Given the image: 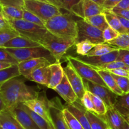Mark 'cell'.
Here are the masks:
<instances>
[{"instance_id":"cell-47","label":"cell","mask_w":129,"mask_h":129,"mask_svg":"<svg viewBox=\"0 0 129 129\" xmlns=\"http://www.w3.org/2000/svg\"><path fill=\"white\" fill-rule=\"evenodd\" d=\"M62 1L63 5H64V10H67L71 13L72 8L80 3L82 0H62Z\"/></svg>"},{"instance_id":"cell-18","label":"cell","mask_w":129,"mask_h":129,"mask_svg":"<svg viewBox=\"0 0 129 129\" xmlns=\"http://www.w3.org/2000/svg\"><path fill=\"white\" fill-rule=\"evenodd\" d=\"M101 117L111 129H124L125 120L114 107L108 108L105 115Z\"/></svg>"},{"instance_id":"cell-50","label":"cell","mask_w":129,"mask_h":129,"mask_svg":"<svg viewBox=\"0 0 129 129\" xmlns=\"http://www.w3.org/2000/svg\"><path fill=\"white\" fill-rule=\"evenodd\" d=\"M11 28L9 21L3 15L2 12L0 13V30L3 29Z\"/></svg>"},{"instance_id":"cell-28","label":"cell","mask_w":129,"mask_h":129,"mask_svg":"<svg viewBox=\"0 0 129 129\" xmlns=\"http://www.w3.org/2000/svg\"><path fill=\"white\" fill-rule=\"evenodd\" d=\"M84 20L86 22L90 24L94 27L97 28L99 30H102V31H104L106 28H107L109 26L107 20H106L104 13L91 16V17L86 18H84Z\"/></svg>"},{"instance_id":"cell-41","label":"cell","mask_w":129,"mask_h":129,"mask_svg":"<svg viewBox=\"0 0 129 129\" xmlns=\"http://www.w3.org/2000/svg\"><path fill=\"white\" fill-rule=\"evenodd\" d=\"M0 62L9 63L12 65H18L19 64L13 55L9 53L6 49L3 47H0Z\"/></svg>"},{"instance_id":"cell-33","label":"cell","mask_w":129,"mask_h":129,"mask_svg":"<svg viewBox=\"0 0 129 129\" xmlns=\"http://www.w3.org/2000/svg\"><path fill=\"white\" fill-rule=\"evenodd\" d=\"M62 113L69 129H84L78 120L65 107L63 108Z\"/></svg>"},{"instance_id":"cell-42","label":"cell","mask_w":129,"mask_h":129,"mask_svg":"<svg viewBox=\"0 0 129 129\" xmlns=\"http://www.w3.org/2000/svg\"><path fill=\"white\" fill-rule=\"evenodd\" d=\"M80 102L81 105H83V107H84L86 110L93 112V113L95 112L93 102H92V100L90 96H89V92H88V91H86L84 95H83V98H82L81 100H80Z\"/></svg>"},{"instance_id":"cell-29","label":"cell","mask_w":129,"mask_h":129,"mask_svg":"<svg viewBox=\"0 0 129 129\" xmlns=\"http://www.w3.org/2000/svg\"><path fill=\"white\" fill-rule=\"evenodd\" d=\"M117 49H119L113 46V45H109L107 43L96 44L94 47L86 56H101V55H104L107 54H109Z\"/></svg>"},{"instance_id":"cell-16","label":"cell","mask_w":129,"mask_h":129,"mask_svg":"<svg viewBox=\"0 0 129 129\" xmlns=\"http://www.w3.org/2000/svg\"><path fill=\"white\" fill-rule=\"evenodd\" d=\"M52 63L45 58H38L21 62L18 64V67L20 75L26 77L38 68L49 66Z\"/></svg>"},{"instance_id":"cell-13","label":"cell","mask_w":129,"mask_h":129,"mask_svg":"<svg viewBox=\"0 0 129 129\" xmlns=\"http://www.w3.org/2000/svg\"><path fill=\"white\" fill-rule=\"evenodd\" d=\"M63 69L64 74L67 76L73 90L76 94L78 99L81 100L86 91L83 79L69 63Z\"/></svg>"},{"instance_id":"cell-48","label":"cell","mask_w":129,"mask_h":129,"mask_svg":"<svg viewBox=\"0 0 129 129\" xmlns=\"http://www.w3.org/2000/svg\"><path fill=\"white\" fill-rule=\"evenodd\" d=\"M122 0H105L103 7L105 10H111L115 8Z\"/></svg>"},{"instance_id":"cell-23","label":"cell","mask_w":129,"mask_h":129,"mask_svg":"<svg viewBox=\"0 0 129 129\" xmlns=\"http://www.w3.org/2000/svg\"><path fill=\"white\" fill-rule=\"evenodd\" d=\"M40 45L36 42L32 41L26 38L21 36L16 37L13 38L5 44L3 48L5 49H23V48L34 47L40 46Z\"/></svg>"},{"instance_id":"cell-55","label":"cell","mask_w":129,"mask_h":129,"mask_svg":"<svg viewBox=\"0 0 129 129\" xmlns=\"http://www.w3.org/2000/svg\"><path fill=\"white\" fill-rule=\"evenodd\" d=\"M6 109H7V108H6L5 103H4L3 101L2 100V99L1 98V96H0V112H1L2 111L5 110Z\"/></svg>"},{"instance_id":"cell-6","label":"cell","mask_w":129,"mask_h":129,"mask_svg":"<svg viewBox=\"0 0 129 129\" xmlns=\"http://www.w3.org/2000/svg\"><path fill=\"white\" fill-rule=\"evenodd\" d=\"M6 50L19 63L25 60L38 58H45L52 64L57 62L51 53L42 45L23 49H6Z\"/></svg>"},{"instance_id":"cell-10","label":"cell","mask_w":129,"mask_h":129,"mask_svg":"<svg viewBox=\"0 0 129 129\" xmlns=\"http://www.w3.org/2000/svg\"><path fill=\"white\" fill-rule=\"evenodd\" d=\"M105 8L92 0H82L72 8L71 13L81 19L104 13Z\"/></svg>"},{"instance_id":"cell-17","label":"cell","mask_w":129,"mask_h":129,"mask_svg":"<svg viewBox=\"0 0 129 129\" xmlns=\"http://www.w3.org/2000/svg\"><path fill=\"white\" fill-rule=\"evenodd\" d=\"M24 129H40L20 103L10 110Z\"/></svg>"},{"instance_id":"cell-4","label":"cell","mask_w":129,"mask_h":129,"mask_svg":"<svg viewBox=\"0 0 129 129\" xmlns=\"http://www.w3.org/2000/svg\"><path fill=\"white\" fill-rule=\"evenodd\" d=\"M10 25L18 32L20 36L40 44L48 30L45 27L21 20H8Z\"/></svg>"},{"instance_id":"cell-45","label":"cell","mask_w":129,"mask_h":129,"mask_svg":"<svg viewBox=\"0 0 129 129\" xmlns=\"http://www.w3.org/2000/svg\"><path fill=\"white\" fill-rule=\"evenodd\" d=\"M2 6H16L24 8V0H0Z\"/></svg>"},{"instance_id":"cell-39","label":"cell","mask_w":129,"mask_h":129,"mask_svg":"<svg viewBox=\"0 0 129 129\" xmlns=\"http://www.w3.org/2000/svg\"><path fill=\"white\" fill-rule=\"evenodd\" d=\"M23 20H26V21H29L32 23L36 24V25H39L40 26H43L45 27V22L40 19V18L38 17L35 15H34L32 13L30 12V11H27L25 9H24L23 11Z\"/></svg>"},{"instance_id":"cell-38","label":"cell","mask_w":129,"mask_h":129,"mask_svg":"<svg viewBox=\"0 0 129 129\" xmlns=\"http://www.w3.org/2000/svg\"><path fill=\"white\" fill-rule=\"evenodd\" d=\"M92 68H93L96 70L110 71L116 69H127V70H129V68H128L124 63L117 60H115V61L111 62L110 63H108V64L100 66L92 67Z\"/></svg>"},{"instance_id":"cell-25","label":"cell","mask_w":129,"mask_h":129,"mask_svg":"<svg viewBox=\"0 0 129 129\" xmlns=\"http://www.w3.org/2000/svg\"><path fill=\"white\" fill-rule=\"evenodd\" d=\"M114 108L125 118H129V93L118 96Z\"/></svg>"},{"instance_id":"cell-27","label":"cell","mask_w":129,"mask_h":129,"mask_svg":"<svg viewBox=\"0 0 129 129\" xmlns=\"http://www.w3.org/2000/svg\"><path fill=\"white\" fill-rule=\"evenodd\" d=\"M85 115L89 120L91 129H107L108 126L101 116L86 110Z\"/></svg>"},{"instance_id":"cell-21","label":"cell","mask_w":129,"mask_h":129,"mask_svg":"<svg viewBox=\"0 0 129 129\" xmlns=\"http://www.w3.org/2000/svg\"><path fill=\"white\" fill-rule=\"evenodd\" d=\"M0 129H24L8 109L0 112Z\"/></svg>"},{"instance_id":"cell-34","label":"cell","mask_w":129,"mask_h":129,"mask_svg":"<svg viewBox=\"0 0 129 129\" xmlns=\"http://www.w3.org/2000/svg\"><path fill=\"white\" fill-rule=\"evenodd\" d=\"M106 43L119 49L129 50V35L127 34H120L114 40Z\"/></svg>"},{"instance_id":"cell-2","label":"cell","mask_w":129,"mask_h":129,"mask_svg":"<svg viewBox=\"0 0 129 129\" xmlns=\"http://www.w3.org/2000/svg\"><path fill=\"white\" fill-rule=\"evenodd\" d=\"M76 37L60 36L47 31L40 44L47 49L57 62H60L69 48L75 45Z\"/></svg>"},{"instance_id":"cell-14","label":"cell","mask_w":129,"mask_h":129,"mask_svg":"<svg viewBox=\"0 0 129 129\" xmlns=\"http://www.w3.org/2000/svg\"><path fill=\"white\" fill-rule=\"evenodd\" d=\"M118 50L119 49H117L109 54L101 56L88 57L78 55L75 57V58L79 61L91 67H98L117 60L118 55Z\"/></svg>"},{"instance_id":"cell-59","label":"cell","mask_w":129,"mask_h":129,"mask_svg":"<svg viewBox=\"0 0 129 129\" xmlns=\"http://www.w3.org/2000/svg\"><path fill=\"white\" fill-rule=\"evenodd\" d=\"M49 129H55V128H54V125H50V128H49Z\"/></svg>"},{"instance_id":"cell-37","label":"cell","mask_w":129,"mask_h":129,"mask_svg":"<svg viewBox=\"0 0 129 129\" xmlns=\"http://www.w3.org/2000/svg\"><path fill=\"white\" fill-rule=\"evenodd\" d=\"M95 44L88 40L80 42L75 44L76 51L79 55L86 56L94 47Z\"/></svg>"},{"instance_id":"cell-5","label":"cell","mask_w":129,"mask_h":129,"mask_svg":"<svg viewBox=\"0 0 129 129\" xmlns=\"http://www.w3.org/2000/svg\"><path fill=\"white\" fill-rule=\"evenodd\" d=\"M24 9L32 13L44 21L55 16L61 15L60 8L48 1L24 0Z\"/></svg>"},{"instance_id":"cell-15","label":"cell","mask_w":129,"mask_h":129,"mask_svg":"<svg viewBox=\"0 0 129 129\" xmlns=\"http://www.w3.org/2000/svg\"><path fill=\"white\" fill-rule=\"evenodd\" d=\"M54 90L68 104H73L79 100L65 74L62 81L55 87Z\"/></svg>"},{"instance_id":"cell-9","label":"cell","mask_w":129,"mask_h":129,"mask_svg":"<svg viewBox=\"0 0 129 129\" xmlns=\"http://www.w3.org/2000/svg\"><path fill=\"white\" fill-rule=\"evenodd\" d=\"M86 91L90 92L103 100L107 109L114 107L118 96L112 92L108 87L93 83L88 80H84Z\"/></svg>"},{"instance_id":"cell-3","label":"cell","mask_w":129,"mask_h":129,"mask_svg":"<svg viewBox=\"0 0 129 129\" xmlns=\"http://www.w3.org/2000/svg\"><path fill=\"white\" fill-rule=\"evenodd\" d=\"M77 20L73 14L66 13L55 16L45 21V27L49 32L60 36H77Z\"/></svg>"},{"instance_id":"cell-54","label":"cell","mask_w":129,"mask_h":129,"mask_svg":"<svg viewBox=\"0 0 129 129\" xmlns=\"http://www.w3.org/2000/svg\"><path fill=\"white\" fill-rule=\"evenodd\" d=\"M12 64H9V63L6 62H0V71L3 70V69H7V68H10L11 66H12Z\"/></svg>"},{"instance_id":"cell-62","label":"cell","mask_w":129,"mask_h":129,"mask_svg":"<svg viewBox=\"0 0 129 129\" xmlns=\"http://www.w3.org/2000/svg\"><path fill=\"white\" fill-rule=\"evenodd\" d=\"M107 129H111L110 128V127H108V128H107Z\"/></svg>"},{"instance_id":"cell-43","label":"cell","mask_w":129,"mask_h":129,"mask_svg":"<svg viewBox=\"0 0 129 129\" xmlns=\"http://www.w3.org/2000/svg\"><path fill=\"white\" fill-rule=\"evenodd\" d=\"M120 34L118 31L111 28L110 26H108L103 31V37L105 43L114 40Z\"/></svg>"},{"instance_id":"cell-60","label":"cell","mask_w":129,"mask_h":129,"mask_svg":"<svg viewBox=\"0 0 129 129\" xmlns=\"http://www.w3.org/2000/svg\"><path fill=\"white\" fill-rule=\"evenodd\" d=\"M125 120L128 122V123L129 124V118H127V119H125Z\"/></svg>"},{"instance_id":"cell-63","label":"cell","mask_w":129,"mask_h":129,"mask_svg":"<svg viewBox=\"0 0 129 129\" xmlns=\"http://www.w3.org/2000/svg\"><path fill=\"white\" fill-rule=\"evenodd\" d=\"M128 79H129V72H128Z\"/></svg>"},{"instance_id":"cell-51","label":"cell","mask_w":129,"mask_h":129,"mask_svg":"<svg viewBox=\"0 0 129 129\" xmlns=\"http://www.w3.org/2000/svg\"><path fill=\"white\" fill-rule=\"evenodd\" d=\"M116 8L129 10V0H122L117 5Z\"/></svg>"},{"instance_id":"cell-44","label":"cell","mask_w":129,"mask_h":129,"mask_svg":"<svg viewBox=\"0 0 129 129\" xmlns=\"http://www.w3.org/2000/svg\"><path fill=\"white\" fill-rule=\"evenodd\" d=\"M117 60L122 62L129 68V50L128 49H119Z\"/></svg>"},{"instance_id":"cell-8","label":"cell","mask_w":129,"mask_h":129,"mask_svg":"<svg viewBox=\"0 0 129 129\" xmlns=\"http://www.w3.org/2000/svg\"><path fill=\"white\" fill-rule=\"evenodd\" d=\"M66 60L83 79L107 86L97 71L90 66L79 61L71 55H67Z\"/></svg>"},{"instance_id":"cell-19","label":"cell","mask_w":129,"mask_h":129,"mask_svg":"<svg viewBox=\"0 0 129 129\" xmlns=\"http://www.w3.org/2000/svg\"><path fill=\"white\" fill-rule=\"evenodd\" d=\"M49 66L38 68L25 78L31 81L47 87L50 79V69Z\"/></svg>"},{"instance_id":"cell-58","label":"cell","mask_w":129,"mask_h":129,"mask_svg":"<svg viewBox=\"0 0 129 129\" xmlns=\"http://www.w3.org/2000/svg\"><path fill=\"white\" fill-rule=\"evenodd\" d=\"M2 9H3V6L0 5V13L2 12Z\"/></svg>"},{"instance_id":"cell-22","label":"cell","mask_w":129,"mask_h":129,"mask_svg":"<svg viewBox=\"0 0 129 129\" xmlns=\"http://www.w3.org/2000/svg\"><path fill=\"white\" fill-rule=\"evenodd\" d=\"M49 67L50 69V79L47 87L50 89H54L62 80L64 75V69L60 62L51 64Z\"/></svg>"},{"instance_id":"cell-20","label":"cell","mask_w":129,"mask_h":129,"mask_svg":"<svg viewBox=\"0 0 129 129\" xmlns=\"http://www.w3.org/2000/svg\"><path fill=\"white\" fill-rule=\"evenodd\" d=\"M77 102L73 104L68 103V105L65 107L78 120L84 129H91L89 120L85 115L86 109L83 107L81 103L79 104Z\"/></svg>"},{"instance_id":"cell-7","label":"cell","mask_w":129,"mask_h":129,"mask_svg":"<svg viewBox=\"0 0 129 129\" xmlns=\"http://www.w3.org/2000/svg\"><path fill=\"white\" fill-rule=\"evenodd\" d=\"M76 22L78 33L76 44L84 40L91 42L95 45L105 43L102 30L86 22L84 19H79Z\"/></svg>"},{"instance_id":"cell-56","label":"cell","mask_w":129,"mask_h":129,"mask_svg":"<svg viewBox=\"0 0 129 129\" xmlns=\"http://www.w3.org/2000/svg\"><path fill=\"white\" fill-rule=\"evenodd\" d=\"M92 1H94V2H95L96 3L98 4V5H100V6H103V4H104L105 0H92Z\"/></svg>"},{"instance_id":"cell-26","label":"cell","mask_w":129,"mask_h":129,"mask_svg":"<svg viewBox=\"0 0 129 129\" xmlns=\"http://www.w3.org/2000/svg\"><path fill=\"white\" fill-rule=\"evenodd\" d=\"M104 14L109 26L118 31L120 34H127V31L122 25L117 15H115L110 10H105V9Z\"/></svg>"},{"instance_id":"cell-30","label":"cell","mask_w":129,"mask_h":129,"mask_svg":"<svg viewBox=\"0 0 129 129\" xmlns=\"http://www.w3.org/2000/svg\"><path fill=\"white\" fill-rule=\"evenodd\" d=\"M24 8L16 6H3L2 13L8 20L23 19Z\"/></svg>"},{"instance_id":"cell-32","label":"cell","mask_w":129,"mask_h":129,"mask_svg":"<svg viewBox=\"0 0 129 129\" xmlns=\"http://www.w3.org/2000/svg\"><path fill=\"white\" fill-rule=\"evenodd\" d=\"M21 106L23 108V109L26 111V113L31 117L33 120L37 125V126L40 128V129H49L50 125H53L49 124L44 118L37 114L35 112L31 110L30 108H29L27 106L25 105L23 103H21Z\"/></svg>"},{"instance_id":"cell-35","label":"cell","mask_w":129,"mask_h":129,"mask_svg":"<svg viewBox=\"0 0 129 129\" xmlns=\"http://www.w3.org/2000/svg\"><path fill=\"white\" fill-rule=\"evenodd\" d=\"M20 36V34L15 29L11 28L0 30V47L13 38Z\"/></svg>"},{"instance_id":"cell-52","label":"cell","mask_w":129,"mask_h":129,"mask_svg":"<svg viewBox=\"0 0 129 129\" xmlns=\"http://www.w3.org/2000/svg\"><path fill=\"white\" fill-rule=\"evenodd\" d=\"M118 16V19H119L122 25H123L124 28L125 29L126 31H127V34H128L129 35V20H127V19L125 18H123L122 17H120V16Z\"/></svg>"},{"instance_id":"cell-24","label":"cell","mask_w":129,"mask_h":129,"mask_svg":"<svg viewBox=\"0 0 129 129\" xmlns=\"http://www.w3.org/2000/svg\"><path fill=\"white\" fill-rule=\"evenodd\" d=\"M98 74L102 78L104 83H105L107 87H108L112 92L117 94V96L123 95V93L122 91L119 88L118 86L117 85V82L115 81L113 77L112 76V74L108 71L104 70H96Z\"/></svg>"},{"instance_id":"cell-1","label":"cell","mask_w":129,"mask_h":129,"mask_svg":"<svg viewBox=\"0 0 129 129\" xmlns=\"http://www.w3.org/2000/svg\"><path fill=\"white\" fill-rule=\"evenodd\" d=\"M39 94V91L26 85L24 79L18 77L7 81L0 86V96L8 110L20 103L37 98Z\"/></svg>"},{"instance_id":"cell-31","label":"cell","mask_w":129,"mask_h":129,"mask_svg":"<svg viewBox=\"0 0 129 129\" xmlns=\"http://www.w3.org/2000/svg\"><path fill=\"white\" fill-rule=\"evenodd\" d=\"M20 76L18 65H13L7 69L0 71V86L7 81Z\"/></svg>"},{"instance_id":"cell-46","label":"cell","mask_w":129,"mask_h":129,"mask_svg":"<svg viewBox=\"0 0 129 129\" xmlns=\"http://www.w3.org/2000/svg\"><path fill=\"white\" fill-rule=\"evenodd\" d=\"M112 13L116 15L117 16H120V17L125 18L129 20V10H124V9L118 8H114L110 10Z\"/></svg>"},{"instance_id":"cell-40","label":"cell","mask_w":129,"mask_h":129,"mask_svg":"<svg viewBox=\"0 0 129 129\" xmlns=\"http://www.w3.org/2000/svg\"><path fill=\"white\" fill-rule=\"evenodd\" d=\"M112 76L117 82V85L118 86L120 89L122 91L123 94H128L129 93V79L127 77L118 76L112 74Z\"/></svg>"},{"instance_id":"cell-36","label":"cell","mask_w":129,"mask_h":129,"mask_svg":"<svg viewBox=\"0 0 129 129\" xmlns=\"http://www.w3.org/2000/svg\"><path fill=\"white\" fill-rule=\"evenodd\" d=\"M89 94L92 100L93 105H94V110H95L94 113H96V114L99 116L105 115V113H107V107H106L105 104L103 102V100H101L100 98H98V96L94 95V94H92L90 92H89Z\"/></svg>"},{"instance_id":"cell-12","label":"cell","mask_w":129,"mask_h":129,"mask_svg":"<svg viewBox=\"0 0 129 129\" xmlns=\"http://www.w3.org/2000/svg\"><path fill=\"white\" fill-rule=\"evenodd\" d=\"M64 107L59 98L49 100V113L55 129H69L63 115Z\"/></svg>"},{"instance_id":"cell-64","label":"cell","mask_w":129,"mask_h":129,"mask_svg":"<svg viewBox=\"0 0 129 129\" xmlns=\"http://www.w3.org/2000/svg\"><path fill=\"white\" fill-rule=\"evenodd\" d=\"M47 1H49V0H47Z\"/></svg>"},{"instance_id":"cell-53","label":"cell","mask_w":129,"mask_h":129,"mask_svg":"<svg viewBox=\"0 0 129 129\" xmlns=\"http://www.w3.org/2000/svg\"><path fill=\"white\" fill-rule=\"evenodd\" d=\"M49 1L50 3L55 5V6H57V7L59 8L60 9H64V5H63L62 1V0H49Z\"/></svg>"},{"instance_id":"cell-49","label":"cell","mask_w":129,"mask_h":129,"mask_svg":"<svg viewBox=\"0 0 129 129\" xmlns=\"http://www.w3.org/2000/svg\"><path fill=\"white\" fill-rule=\"evenodd\" d=\"M109 73L111 74H114V75L118 76H122V77H128V72L129 70H127L125 69H113V70L108 71Z\"/></svg>"},{"instance_id":"cell-61","label":"cell","mask_w":129,"mask_h":129,"mask_svg":"<svg viewBox=\"0 0 129 129\" xmlns=\"http://www.w3.org/2000/svg\"><path fill=\"white\" fill-rule=\"evenodd\" d=\"M39 1H48L47 0H39ZM48 2H49V1H48ZM50 3V2H49Z\"/></svg>"},{"instance_id":"cell-11","label":"cell","mask_w":129,"mask_h":129,"mask_svg":"<svg viewBox=\"0 0 129 129\" xmlns=\"http://www.w3.org/2000/svg\"><path fill=\"white\" fill-rule=\"evenodd\" d=\"M24 104L34 112L41 116L50 125H53L49 113V100L45 94L40 95L37 98L24 102Z\"/></svg>"},{"instance_id":"cell-57","label":"cell","mask_w":129,"mask_h":129,"mask_svg":"<svg viewBox=\"0 0 129 129\" xmlns=\"http://www.w3.org/2000/svg\"><path fill=\"white\" fill-rule=\"evenodd\" d=\"M124 129H129V124L126 120H125V122Z\"/></svg>"}]
</instances>
